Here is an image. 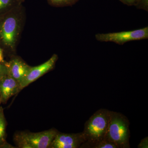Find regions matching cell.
Masks as SVG:
<instances>
[{"mask_svg": "<svg viewBox=\"0 0 148 148\" xmlns=\"http://www.w3.org/2000/svg\"><path fill=\"white\" fill-rule=\"evenodd\" d=\"M5 65L7 68L8 75L16 80L19 84L31 67L18 57H14L8 62H5Z\"/></svg>", "mask_w": 148, "mask_h": 148, "instance_id": "ba28073f", "label": "cell"}, {"mask_svg": "<svg viewBox=\"0 0 148 148\" xmlns=\"http://www.w3.org/2000/svg\"><path fill=\"white\" fill-rule=\"evenodd\" d=\"M130 122L121 113L111 111L106 139L118 148H130Z\"/></svg>", "mask_w": 148, "mask_h": 148, "instance_id": "7a4b0ae2", "label": "cell"}, {"mask_svg": "<svg viewBox=\"0 0 148 148\" xmlns=\"http://www.w3.org/2000/svg\"><path fill=\"white\" fill-rule=\"evenodd\" d=\"M20 91V84L8 75L0 79V101L5 103L10 97Z\"/></svg>", "mask_w": 148, "mask_h": 148, "instance_id": "9c48e42d", "label": "cell"}, {"mask_svg": "<svg viewBox=\"0 0 148 148\" xmlns=\"http://www.w3.org/2000/svg\"><path fill=\"white\" fill-rule=\"evenodd\" d=\"M81 148H118L114 144L111 143L107 139L95 141H86L81 146Z\"/></svg>", "mask_w": 148, "mask_h": 148, "instance_id": "30bf717a", "label": "cell"}, {"mask_svg": "<svg viewBox=\"0 0 148 148\" xmlns=\"http://www.w3.org/2000/svg\"><path fill=\"white\" fill-rule=\"evenodd\" d=\"M138 148H148V138L146 137L141 140V142L138 145Z\"/></svg>", "mask_w": 148, "mask_h": 148, "instance_id": "2e32d148", "label": "cell"}, {"mask_svg": "<svg viewBox=\"0 0 148 148\" xmlns=\"http://www.w3.org/2000/svg\"><path fill=\"white\" fill-rule=\"evenodd\" d=\"M0 20V42L14 51L21 34L23 16L21 4L7 12Z\"/></svg>", "mask_w": 148, "mask_h": 148, "instance_id": "6da1fadb", "label": "cell"}, {"mask_svg": "<svg viewBox=\"0 0 148 148\" xmlns=\"http://www.w3.org/2000/svg\"><path fill=\"white\" fill-rule=\"evenodd\" d=\"M58 59V56L54 54L43 64L35 67H31L26 76L20 83V90L52 70Z\"/></svg>", "mask_w": 148, "mask_h": 148, "instance_id": "8992f818", "label": "cell"}, {"mask_svg": "<svg viewBox=\"0 0 148 148\" xmlns=\"http://www.w3.org/2000/svg\"><path fill=\"white\" fill-rule=\"evenodd\" d=\"M0 63L2 64H5V62L4 60L3 56V53L2 49L0 47Z\"/></svg>", "mask_w": 148, "mask_h": 148, "instance_id": "ac0fdd59", "label": "cell"}, {"mask_svg": "<svg viewBox=\"0 0 148 148\" xmlns=\"http://www.w3.org/2000/svg\"><path fill=\"white\" fill-rule=\"evenodd\" d=\"M8 75V70L5 64L0 63V79Z\"/></svg>", "mask_w": 148, "mask_h": 148, "instance_id": "9a60e30c", "label": "cell"}, {"mask_svg": "<svg viewBox=\"0 0 148 148\" xmlns=\"http://www.w3.org/2000/svg\"><path fill=\"white\" fill-rule=\"evenodd\" d=\"M20 4L16 0H0V12L8 11Z\"/></svg>", "mask_w": 148, "mask_h": 148, "instance_id": "4fadbf2b", "label": "cell"}, {"mask_svg": "<svg viewBox=\"0 0 148 148\" xmlns=\"http://www.w3.org/2000/svg\"><path fill=\"white\" fill-rule=\"evenodd\" d=\"M79 0H47L50 5L55 7L70 6L76 3Z\"/></svg>", "mask_w": 148, "mask_h": 148, "instance_id": "7c38bea8", "label": "cell"}, {"mask_svg": "<svg viewBox=\"0 0 148 148\" xmlns=\"http://www.w3.org/2000/svg\"><path fill=\"white\" fill-rule=\"evenodd\" d=\"M136 8L148 11V0H138L135 5Z\"/></svg>", "mask_w": 148, "mask_h": 148, "instance_id": "5bb4252c", "label": "cell"}, {"mask_svg": "<svg viewBox=\"0 0 148 148\" xmlns=\"http://www.w3.org/2000/svg\"><path fill=\"white\" fill-rule=\"evenodd\" d=\"M119 1L127 6H135L138 0H119Z\"/></svg>", "mask_w": 148, "mask_h": 148, "instance_id": "e0dca14e", "label": "cell"}, {"mask_svg": "<svg viewBox=\"0 0 148 148\" xmlns=\"http://www.w3.org/2000/svg\"><path fill=\"white\" fill-rule=\"evenodd\" d=\"M1 101H0V104H1Z\"/></svg>", "mask_w": 148, "mask_h": 148, "instance_id": "ffe728a7", "label": "cell"}, {"mask_svg": "<svg viewBox=\"0 0 148 148\" xmlns=\"http://www.w3.org/2000/svg\"><path fill=\"white\" fill-rule=\"evenodd\" d=\"M86 141L83 132L71 134L58 132L49 148H78Z\"/></svg>", "mask_w": 148, "mask_h": 148, "instance_id": "52a82bcc", "label": "cell"}, {"mask_svg": "<svg viewBox=\"0 0 148 148\" xmlns=\"http://www.w3.org/2000/svg\"><path fill=\"white\" fill-rule=\"evenodd\" d=\"M111 111L101 109L96 111L84 124L83 133L86 141L95 142L106 139Z\"/></svg>", "mask_w": 148, "mask_h": 148, "instance_id": "3957f363", "label": "cell"}, {"mask_svg": "<svg viewBox=\"0 0 148 148\" xmlns=\"http://www.w3.org/2000/svg\"><path fill=\"white\" fill-rule=\"evenodd\" d=\"M6 126V122L3 110L1 107H0V147H4L7 145L5 140Z\"/></svg>", "mask_w": 148, "mask_h": 148, "instance_id": "8fae6325", "label": "cell"}, {"mask_svg": "<svg viewBox=\"0 0 148 148\" xmlns=\"http://www.w3.org/2000/svg\"><path fill=\"white\" fill-rule=\"evenodd\" d=\"M16 1H17L18 3H22L24 1V0H16Z\"/></svg>", "mask_w": 148, "mask_h": 148, "instance_id": "d6986e66", "label": "cell"}, {"mask_svg": "<svg viewBox=\"0 0 148 148\" xmlns=\"http://www.w3.org/2000/svg\"><path fill=\"white\" fill-rule=\"evenodd\" d=\"M58 132L54 129L39 132H20L14 135V140L19 148H49Z\"/></svg>", "mask_w": 148, "mask_h": 148, "instance_id": "277c9868", "label": "cell"}, {"mask_svg": "<svg viewBox=\"0 0 148 148\" xmlns=\"http://www.w3.org/2000/svg\"><path fill=\"white\" fill-rule=\"evenodd\" d=\"M95 38L101 42H112L122 45L132 41L147 39L148 27L127 32L96 34Z\"/></svg>", "mask_w": 148, "mask_h": 148, "instance_id": "5b68a950", "label": "cell"}]
</instances>
